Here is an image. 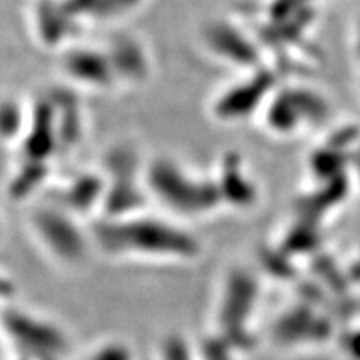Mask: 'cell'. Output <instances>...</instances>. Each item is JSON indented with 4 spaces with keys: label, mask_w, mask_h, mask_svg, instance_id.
I'll return each instance as SVG.
<instances>
[{
    "label": "cell",
    "mask_w": 360,
    "mask_h": 360,
    "mask_svg": "<svg viewBox=\"0 0 360 360\" xmlns=\"http://www.w3.org/2000/svg\"><path fill=\"white\" fill-rule=\"evenodd\" d=\"M90 231L96 250L109 259L191 264L202 255L200 238L170 215L102 217L94 220Z\"/></svg>",
    "instance_id": "1"
},
{
    "label": "cell",
    "mask_w": 360,
    "mask_h": 360,
    "mask_svg": "<svg viewBox=\"0 0 360 360\" xmlns=\"http://www.w3.org/2000/svg\"><path fill=\"white\" fill-rule=\"evenodd\" d=\"M150 200L170 217L202 219L224 207L214 174H200L170 155H157L146 164Z\"/></svg>",
    "instance_id": "2"
},
{
    "label": "cell",
    "mask_w": 360,
    "mask_h": 360,
    "mask_svg": "<svg viewBox=\"0 0 360 360\" xmlns=\"http://www.w3.org/2000/svg\"><path fill=\"white\" fill-rule=\"evenodd\" d=\"M262 294V283L249 265H231L219 287L215 307V334L224 337L238 354L255 345L254 322Z\"/></svg>",
    "instance_id": "3"
},
{
    "label": "cell",
    "mask_w": 360,
    "mask_h": 360,
    "mask_svg": "<svg viewBox=\"0 0 360 360\" xmlns=\"http://www.w3.org/2000/svg\"><path fill=\"white\" fill-rule=\"evenodd\" d=\"M27 225L44 254L60 267H80L96 250L92 231L85 227L84 219L51 200L32 207Z\"/></svg>",
    "instance_id": "4"
},
{
    "label": "cell",
    "mask_w": 360,
    "mask_h": 360,
    "mask_svg": "<svg viewBox=\"0 0 360 360\" xmlns=\"http://www.w3.org/2000/svg\"><path fill=\"white\" fill-rule=\"evenodd\" d=\"M4 339L12 352L22 360H67L70 355V337L53 322L19 305H4Z\"/></svg>",
    "instance_id": "5"
},
{
    "label": "cell",
    "mask_w": 360,
    "mask_h": 360,
    "mask_svg": "<svg viewBox=\"0 0 360 360\" xmlns=\"http://www.w3.org/2000/svg\"><path fill=\"white\" fill-rule=\"evenodd\" d=\"M102 174L107 182L105 200L98 219H119L147 212L152 204L146 184V164L130 146H115L107 150Z\"/></svg>",
    "instance_id": "6"
},
{
    "label": "cell",
    "mask_w": 360,
    "mask_h": 360,
    "mask_svg": "<svg viewBox=\"0 0 360 360\" xmlns=\"http://www.w3.org/2000/svg\"><path fill=\"white\" fill-rule=\"evenodd\" d=\"M328 103L321 92L307 85H278L262 110L264 127L277 137H292L310 125L321 124Z\"/></svg>",
    "instance_id": "7"
},
{
    "label": "cell",
    "mask_w": 360,
    "mask_h": 360,
    "mask_svg": "<svg viewBox=\"0 0 360 360\" xmlns=\"http://www.w3.org/2000/svg\"><path fill=\"white\" fill-rule=\"evenodd\" d=\"M200 42L214 58L233 69L245 72L267 65L264 47L250 32L227 17L207 20L200 29Z\"/></svg>",
    "instance_id": "8"
},
{
    "label": "cell",
    "mask_w": 360,
    "mask_h": 360,
    "mask_svg": "<svg viewBox=\"0 0 360 360\" xmlns=\"http://www.w3.org/2000/svg\"><path fill=\"white\" fill-rule=\"evenodd\" d=\"M278 85V74L274 67L264 65L257 70L245 72L244 77L225 87L214 98L210 110L220 122H244L252 115L262 114Z\"/></svg>",
    "instance_id": "9"
},
{
    "label": "cell",
    "mask_w": 360,
    "mask_h": 360,
    "mask_svg": "<svg viewBox=\"0 0 360 360\" xmlns=\"http://www.w3.org/2000/svg\"><path fill=\"white\" fill-rule=\"evenodd\" d=\"M334 335V323L317 305L292 304L277 315L272 326V340L281 349H307L326 344Z\"/></svg>",
    "instance_id": "10"
},
{
    "label": "cell",
    "mask_w": 360,
    "mask_h": 360,
    "mask_svg": "<svg viewBox=\"0 0 360 360\" xmlns=\"http://www.w3.org/2000/svg\"><path fill=\"white\" fill-rule=\"evenodd\" d=\"M60 70L74 89L105 92L119 87L114 69L103 47L72 44L60 56Z\"/></svg>",
    "instance_id": "11"
},
{
    "label": "cell",
    "mask_w": 360,
    "mask_h": 360,
    "mask_svg": "<svg viewBox=\"0 0 360 360\" xmlns=\"http://www.w3.org/2000/svg\"><path fill=\"white\" fill-rule=\"evenodd\" d=\"M119 87H139L150 79L152 57L147 44L135 34L119 32L103 45Z\"/></svg>",
    "instance_id": "12"
},
{
    "label": "cell",
    "mask_w": 360,
    "mask_h": 360,
    "mask_svg": "<svg viewBox=\"0 0 360 360\" xmlns=\"http://www.w3.org/2000/svg\"><path fill=\"white\" fill-rule=\"evenodd\" d=\"M105 192L107 182L102 170H82L53 188L51 202L64 207L80 219L90 215L98 219L102 214Z\"/></svg>",
    "instance_id": "13"
},
{
    "label": "cell",
    "mask_w": 360,
    "mask_h": 360,
    "mask_svg": "<svg viewBox=\"0 0 360 360\" xmlns=\"http://www.w3.org/2000/svg\"><path fill=\"white\" fill-rule=\"evenodd\" d=\"M224 207L233 210H250L259 204L257 180L247 169L244 157L237 150H227L214 172Z\"/></svg>",
    "instance_id": "14"
},
{
    "label": "cell",
    "mask_w": 360,
    "mask_h": 360,
    "mask_svg": "<svg viewBox=\"0 0 360 360\" xmlns=\"http://www.w3.org/2000/svg\"><path fill=\"white\" fill-rule=\"evenodd\" d=\"M80 20L64 0H35L32 8V25L35 37L44 47L65 51L74 44L80 29Z\"/></svg>",
    "instance_id": "15"
},
{
    "label": "cell",
    "mask_w": 360,
    "mask_h": 360,
    "mask_svg": "<svg viewBox=\"0 0 360 360\" xmlns=\"http://www.w3.org/2000/svg\"><path fill=\"white\" fill-rule=\"evenodd\" d=\"M17 148L20 152V159L49 162V164H52L53 159L62 152L56 115L47 96L32 103L29 127Z\"/></svg>",
    "instance_id": "16"
},
{
    "label": "cell",
    "mask_w": 360,
    "mask_h": 360,
    "mask_svg": "<svg viewBox=\"0 0 360 360\" xmlns=\"http://www.w3.org/2000/svg\"><path fill=\"white\" fill-rule=\"evenodd\" d=\"M56 115L62 152H70L82 142L85 134L84 105L74 87H57L47 94Z\"/></svg>",
    "instance_id": "17"
},
{
    "label": "cell",
    "mask_w": 360,
    "mask_h": 360,
    "mask_svg": "<svg viewBox=\"0 0 360 360\" xmlns=\"http://www.w3.org/2000/svg\"><path fill=\"white\" fill-rule=\"evenodd\" d=\"M52 164L49 162H35L20 159L15 172H12L8 180L7 192L13 202H25L47 186L51 179Z\"/></svg>",
    "instance_id": "18"
},
{
    "label": "cell",
    "mask_w": 360,
    "mask_h": 360,
    "mask_svg": "<svg viewBox=\"0 0 360 360\" xmlns=\"http://www.w3.org/2000/svg\"><path fill=\"white\" fill-rule=\"evenodd\" d=\"M322 225L310 222V220L297 219L289 225L278 247L289 254L292 259L307 257V255H319L322 240Z\"/></svg>",
    "instance_id": "19"
},
{
    "label": "cell",
    "mask_w": 360,
    "mask_h": 360,
    "mask_svg": "<svg viewBox=\"0 0 360 360\" xmlns=\"http://www.w3.org/2000/svg\"><path fill=\"white\" fill-rule=\"evenodd\" d=\"M32 114V105L20 101L19 97H4L0 107V134L6 143L19 146L27 132Z\"/></svg>",
    "instance_id": "20"
},
{
    "label": "cell",
    "mask_w": 360,
    "mask_h": 360,
    "mask_svg": "<svg viewBox=\"0 0 360 360\" xmlns=\"http://www.w3.org/2000/svg\"><path fill=\"white\" fill-rule=\"evenodd\" d=\"M345 164H347V160H345L344 147L335 146L328 141L314 148L309 155V172L315 184L342 177Z\"/></svg>",
    "instance_id": "21"
},
{
    "label": "cell",
    "mask_w": 360,
    "mask_h": 360,
    "mask_svg": "<svg viewBox=\"0 0 360 360\" xmlns=\"http://www.w3.org/2000/svg\"><path fill=\"white\" fill-rule=\"evenodd\" d=\"M259 262L269 276L277 278H294L295 259L285 254L278 245H265L259 254Z\"/></svg>",
    "instance_id": "22"
},
{
    "label": "cell",
    "mask_w": 360,
    "mask_h": 360,
    "mask_svg": "<svg viewBox=\"0 0 360 360\" xmlns=\"http://www.w3.org/2000/svg\"><path fill=\"white\" fill-rule=\"evenodd\" d=\"M147 0H97L92 19L101 22H119L135 15Z\"/></svg>",
    "instance_id": "23"
},
{
    "label": "cell",
    "mask_w": 360,
    "mask_h": 360,
    "mask_svg": "<svg viewBox=\"0 0 360 360\" xmlns=\"http://www.w3.org/2000/svg\"><path fill=\"white\" fill-rule=\"evenodd\" d=\"M82 360H135V354L125 340L105 339L92 345Z\"/></svg>",
    "instance_id": "24"
},
{
    "label": "cell",
    "mask_w": 360,
    "mask_h": 360,
    "mask_svg": "<svg viewBox=\"0 0 360 360\" xmlns=\"http://www.w3.org/2000/svg\"><path fill=\"white\" fill-rule=\"evenodd\" d=\"M157 360H199V349L184 335L172 334L162 340Z\"/></svg>",
    "instance_id": "25"
},
{
    "label": "cell",
    "mask_w": 360,
    "mask_h": 360,
    "mask_svg": "<svg viewBox=\"0 0 360 360\" xmlns=\"http://www.w3.org/2000/svg\"><path fill=\"white\" fill-rule=\"evenodd\" d=\"M199 360H237L238 352L224 337L214 334L199 345Z\"/></svg>",
    "instance_id": "26"
},
{
    "label": "cell",
    "mask_w": 360,
    "mask_h": 360,
    "mask_svg": "<svg viewBox=\"0 0 360 360\" xmlns=\"http://www.w3.org/2000/svg\"><path fill=\"white\" fill-rule=\"evenodd\" d=\"M342 352L349 360H360V327H352L340 337Z\"/></svg>",
    "instance_id": "27"
},
{
    "label": "cell",
    "mask_w": 360,
    "mask_h": 360,
    "mask_svg": "<svg viewBox=\"0 0 360 360\" xmlns=\"http://www.w3.org/2000/svg\"><path fill=\"white\" fill-rule=\"evenodd\" d=\"M64 2L70 11H74L79 17L85 19V17H92L97 0H64Z\"/></svg>",
    "instance_id": "28"
},
{
    "label": "cell",
    "mask_w": 360,
    "mask_h": 360,
    "mask_svg": "<svg viewBox=\"0 0 360 360\" xmlns=\"http://www.w3.org/2000/svg\"><path fill=\"white\" fill-rule=\"evenodd\" d=\"M354 45H355V53H357V57L360 58V20H359V25L355 27V37H354Z\"/></svg>",
    "instance_id": "29"
},
{
    "label": "cell",
    "mask_w": 360,
    "mask_h": 360,
    "mask_svg": "<svg viewBox=\"0 0 360 360\" xmlns=\"http://www.w3.org/2000/svg\"><path fill=\"white\" fill-rule=\"evenodd\" d=\"M13 360H22V359H17V357H15V359H13Z\"/></svg>",
    "instance_id": "30"
}]
</instances>
